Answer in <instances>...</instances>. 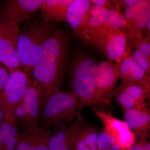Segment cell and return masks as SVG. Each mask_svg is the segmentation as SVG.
Here are the masks:
<instances>
[{
	"instance_id": "6da1fadb",
	"label": "cell",
	"mask_w": 150,
	"mask_h": 150,
	"mask_svg": "<svg viewBox=\"0 0 150 150\" xmlns=\"http://www.w3.org/2000/svg\"><path fill=\"white\" fill-rule=\"evenodd\" d=\"M70 50L68 35L53 23L45 22L42 52L33 69V79L40 87L43 104L60 91L64 81Z\"/></svg>"
},
{
	"instance_id": "7a4b0ae2",
	"label": "cell",
	"mask_w": 150,
	"mask_h": 150,
	"mask_svg": "<svg viewBox=\"0 0 150 150\" xmlns=\"http://www.w3.org/2000/svg\"><path fill=\"white\" fill-rule=\"evenodd\" d=\"M97 65L94 59L83 51L74 52L70 66L69 85L70 92L79 97L81 112L86 106L101 108L95 79Z\"/></svg>"
},
{
	"instance_id": "3957f363",
	"label": "cell",
	"mask_w": 150,
	"mask_h": 150,
	"mask_svg": "<svg viewBox=\"0 0 150 150\" xmlns=\"http://www.w3.org/2000/svg\"><path fill=\"white\" fill-rule=\"evenodd\" d=\"M79 113L82 112L77 96L71 92L59 91L44 103L39 121L43 128L52 131L69 125Z\"/></svg>"
},
{
	"instance_id": "277c9868",
	"label": "cell",
	"mask_w": 150,
	"mask_h": 150,
	"mask_svg": "<svg viewBox=\"0 0 150 150\" xmlns=\"http://www.w3.org/2000/svg\"><path fill=\"white\" fill-rule=\"evenodd\" d=\"M45 22L27 21L19 30L17 51L23 72L30 76L40 59L44 34Z\"/></svg>"
},
{
	"instance_id": "5b68a950",
	"label": "cell",
	"mask_w": 150,
	"mask_h": 150,
	"mask_svg": "<svg viewBox=\"0 0 150 150\" xmlns=\"http://www.w3.org/2000/svg\"><path fill=\"white\" fill-rule=\"evenodd\" d=\"M90 46L102 53L108 60L116 64L131 56L134 48L126 33L109 26L90 33Z\"/></svg>"
},
{
	"instance_id": "8992f818",
	"label": "cell",
	"mask_w": 150,
	"mask_h": 150,
	"mask_svg": "<svg viewBox=\"0 0 150 150\" xmlns=\"http://www.w3.org/2000/svg\"><path fill=\"white\" fill-rule=\"evenodd\" d=\"M43 105L40 87L30 78L23 98L14 110L13 123L18 130L26 133L38 126Z\"/></svg>"
},
{
	"instance_id": "52a82bcc",
	"label": "cell",
	"mask_w": 150,
	"mask_h": 150,
	"mask_svg": "<svg viewBox=\"0 0 150 150\" xmlns=\"http://www.w3.org/2000/svg\"><path fill=\"white\" fill-rule=\"evenodd\" d=\"M29 78L21 70L11 73L7 83L0 93V106L4 122L13 124L14 110L23 98Z\"/></svg>"
},
{
	"instance_id": "ba28073f",
	"label": "cell",
	"mask_w": 150,
	"mask_h": 150,
	"mask_svg": "<svg viewBox=\"0 0 150 150\" xmlns=\"http://www.w3.org/2000/svg\"><path fill=\"white\" fill-rule=\"evenodd\" d=\"M119 78V64L107 60L98 64L95 79L101 108L111 105V99Z\"/></svg>"
},
{
	"instance_id": "9c48e42d",
	"label": "cell",
	"mask_w": 150,
	"mask_h": 150,
	"mask_svg": "<svg viewBox=\"0 0 150 150\" xmlns=\"http://www.w3.org/2000/svg\"><path fill=\"white\" fill-rule=\"evenodd\" d=\"M93 4L90 0H73L67 12V22L73 35L90 46L89 20Z\"/></svg>"
},
{
	"instance_id": "30bf717a",
	"label": "cell",
	"mask_w": 150,
	"mask_h": 150,
	"mask_svg": "<svg viewBox=\"0 0 150 150\" xmlns=\"http://www.w3.org/2000/svg\"><path fill=\"white\" fill-rule=\"evenodd\" d=\"M19 25L0 21V62L11 73L21 69L17 51Z\"/></svg>"
},
{
	"instance_id": "8fae6325",
	"label": "cell",
	"mask_w": 150,
	"mask_h": 150,
	"mask_svg": "<svg viewBox=\"0 0 150 150\" xmlns=\"http://www.w3.org/2000/svg\"><path fill=\"white\" fill-rule=\"evenodd\" d=\"M43 0H6L0 7V21L19 25L37 15Z\"/></svg>"
},
{
	"instance_id": "7c38bea8",
	"label": "cell",
	"mask_w": 150,
	"mask_h": 150,
	"mask_svg": "<svg viewBox=\"0 0 150 150\" xmlns=\"http://www.w3.org/2000/svg\"><path fill=\"white\" fill-rule=\"evenodd\" d=\"M92 109L102 122L103 131L115 139L120 150L131 147L136 141V137L125 121L116 118L110 111H105L103 108L92 107Z\"/></svg>"
},
{
	"instance_id": "4fadbf2b",
	"label": "cell",
	"mask_w": 150,
	"mask_h": 150,
	"mask_svg": "<svg viewBox=\"0 0 150 150\" xmlns=\"http://www.w3.org/2000/svg\"><path fill=\"white\" fill-rule=\"evenodd\" d=\"M150 88L141 84L121 81L113 94L117 102L123 110L146 104L150 97Z\"/></svg>"
},
{
	"instance_id": "5bb4252c",
	"label": "cell",
	"mask_w": 150,
	"mask_h": 150,
	"mask_svg": "<svg viewBox=\"0 0 150 150\" xmlns=\"http://www.w3.org/2000/svg\"><path fill=\"white\" fill-rule=\"evenodd\" d=\"M84 123L82 113H79L70 125L52 130L49 150H74L76 140Z\"/></svg>"
},
{
	"instance_id": "9a60e30c",
	"label": "cell",
	"mask_w": 150,
	"mask_h": 150,
	"mask_svg": "<svg viewBox=\"0 0 150 150\" xmlns=\"http://www.w3.org/2000/svg\"><path fill=\"white\" fill-rule=\"evenodd\" d=\"M148 104L123 110L124 121L136 139H148L150 129V110Z\"/></svg>"
},
{
	"instance_id": "2e32d148",
	"label": "cell",
	"mask_w": 150,
	"mask_h": 150,
	"mask_svg": "<svg viewBox=\"0 0 150 150\" xmlns=\"http://www.w3.org/2000/svg\"><path fill=\"white\" fill-rule=\"evenodd\" d=\"M51 130L38 126L29 132L19 133L16 150H49Z\"/></svg>"
},
{
	"instance_id": "e0dca14e",
	"label": "cell",
	"mask_w": 150,
	"mask_h": 150,
	"mask_svg": "<svg viewBox=\"0 0 150 150\" xmlns=\"http://www.w3.org/2000/svg\"><path fill=\"white\" fill-rule=\"evenodd\" d=\"M119 79L123 82L136 83L150 88V75L137 64L131 55L119 64Z\"/></svg>"
},
{
	"instance_id": "ac0fdd59",
	"label": "cell",
	"mask_w": 150,
	"mask_h": 150,
	"mask_svg": "<svg viewBox=\"0 0 150 150\" xmlns=\"http://www.w3.org/2000/svg\"><path fill=\"white\" fill-rule=\"evenodd\" d=\"M73 0H43L40 7L41 20L46 22H67L68 8Z\"/></svg>"
},
{
	"instance_id": "d6986e66",
	"label": "cell",
	"mask_w": 150,
	"mask_h": 150,
	"mask_svg": "<svg viewBox=\"0 0 150 150\" xmlns=\"http://www.w3.org/2000/svg\"><path fill=\"white\" fill-rule=\"evenodd\" d=\"M98 133L95 127L85 123L76 140L74 150H98Z\"/></svg>"
},
{
	"instance_id": "ffe728a7",
	"label": "cell",
	"mask_w": 150,
	"mask_h": 150,
	"mask_svg": "<svg viewBox=\"0 0 150 150\" xmlns=\"http://www.w3.org/2000/svg\"><path fill=\"white\" fill-rule=\"evenodd\" d=\"M150 18V4L148 5L138 16L134 23L126 30L127 34L133 46L134 41L144 36V30L148 20Z\"/></svg>"
},
{
	"instance_id": "44dd1931",
	"label": "cell",
	"mask_w": 150,
	"mask_h": 150,
	"mask_svg": "<svg viewBox=\"0 0 150 150\" xmlns=\"http://www.w3.org/2000/svg\"><path fill=\"white\" fill-rule=\"evenodd\" d=\"M107 8L93 5L91 10L89 20V33L96 32L109 26L107 23Z\"/></svg>"
},
{
	"instance_id": "7402d4cb",
	"label": "cell",
	"mask_w": 150,
	"mask_h": 150,
	"mask_svg": "<svg viewBox=\"0 0 150 150\" xmlns=\"http://www.w3.org/2000/svg\"><path fill=\"white\" fill-rule=\"evenodd\" d=\"M2 141L0 150H16L19 130L14 123L4 122L1 128Z\"/></svg>"
},
{
	"instance_id": "603a6c76",
	"label": "cell",
	"mask_w": 150,
	"mask_h": 150,
	"mask_svg": "<svg viewBox=\"0 0 150 150\" xmlns=\"http://www.w3.org/2000/svg\"><path fill=\"white\" fill-rule=\"evenodd\" d=\"M149 4H150V0H137V2L133 5L125 10L123 13L127 21V27L125 33L133 24L139 14Z\"/></svg>"
},
{
	"instance_id": "cb8c5ba5",
	"label": "cell",
	"mask_w": 150,
	"mask_h": 150,
	"mask_svg": "<svg viewBox=\"0 0 150 150\" xmlns=\"http://www.w3.org/2000/svg\"><path fill=\"white\" fill-rule=\"evenodd\" d=\"M107 23L110 27L126 32L127 21L123 13L115 9H109L107 16Z\"/></svg>"
},
{
	"instance_id": "d4e9b609",
	"label": "cell",
	"mask_w": 150,
	"mask_h": 150,
	"mask_svg": "<svg viewBox=\"0 0 150 150\" xmlns=\"http://www.w3.org/2000/svg\"><path fill=\"white\" fill-rule=\"evenodd\" d=\"M98 150H120L115 139L103 130L98 134Z\"/></svg>"
},
{
	"instance_id": "484cf974",
	"label": "cell",
	"mask_w": 150,
	"mask_h": 150,
	"mask_svg": "<svg viewBox=\"0 0 150 150\" xmlns=\"http://www.w3.org/2000/svg\"><path fill=\"white\" fill-rule=\"evenodd\" d=\"M131 56L138 65L148 74L150 75V60L139 50L135 49L132 51Z\"/></svg>"
},
{
	"instance_id": "4316f807",
	"label": "cell",
	"mask_w": 150,
	"mask_h": 150,
	"mask_svg": "<svg viewBox=\"0 0 150 150\" xmlns=\"http://www.w3.org/2000/svg\"><path fill=\"white\" fill-rule=\"evenodd\" d=\"M134 48L139 50L150 60V36H144L133 43Z\"/></svg>"
},
{
	"instance_id": "83f0119b",
	"label": "cell",
	"mask_w": 150,
	"mask_h": 150,
	"mask_svg": "<svg viewBox=\"0 0 150 150\" xmlns=\"http://www.w3.org/2000/svg\"><path fill=\"white\" fill-rule=\"evenodd\" d=\"M148 139H136L131 147L126 150H150V141Z\"/></svg>"
},
{
	"instance_id": "f1b7e54d",
	"label": "cell",
	"mask_w": 150,
	"mask_h": 150,
	"mask_svg": "<svg viewBox=\"0 0 150 150\" xmlns=\"http://www.w3.org/2000/svg\"><path fill=\"white\" fill-rule=\"evenodd\" d=\"M10 74L0 62V93L4 90L9 79Z\"/></svg>"
},
{
	"instance_id": "f546056e",
	"label": "cell",
	"mask_w": 150,
	"mask_h": 150,
	"mask_svg": "<svg viewBox=\"0 0 150 150\" xmlns=\"http://www.w3.org/2000/svg\"><path fill=\"white\" fill-rule=\"evenodd\" d=\"M92 4L96 5L101 6L107 8H113L116 10V1L110 0H90Z\"/></svg>"
},
{
	"instance_id": "4dcf8cb0",
	"label": "cell",
	"mask_w": 150,
	"mask_h": 150,
	"mask_svg": "<svg viewBox=\"0 0 150 150\" xmlns=\"http://www.w3.org/2000/svg\"><path fill=\"white\" fill-rule=\"evenodd\" d=\"M137 0H119L116 1V10L119 11H121V8L126 9L129 7L133 5L137 2Z\"/></svg>"
},
{
	"instance_id": "1f68e13d",
	"label": "cell",
	"mask_w": 150,
	"mask_h": 150,
	"mask_svg": "<svg viewBox=\"0 0 150 150\" xmlns=\"http://www.w3.org/2000/svg\"><path fill=\"white\" fill-rule=\"evenodd\" d=\"M144 36H150V18L148 20L144 30Z\"/></svg>"
},
{
	"instance_id": "d6a6232c",
	"label": "cell",
	"mask_w": 150,
	"mask_h": 150,
	"mask_svg": "<svg viewBox=\"0 0 150 150\" xmlns=\"http://www.w3.org/2000/svg\"><path fill=\"white\" fill-rule=\"evenodd\" d=\"M3 123H4V117H3L1 108V106H0V128L1 127Z\"/></svg>"
},
{
	"instance_id": "836d02e7",
	"label": "cell",
	"mask_w": 150,
	"mask_h": 150,
	"mask_svg": "<svg viewBox=\"0 0 150 150\" xmlns=\"http://www.w3.org/2000/svg\"><path fill=\"white\" fill-rule=\"evenodd\" d=\"M2 141V134L1 130L0 128V146L1 144Z\"/></svg>"
}]
</instances>
